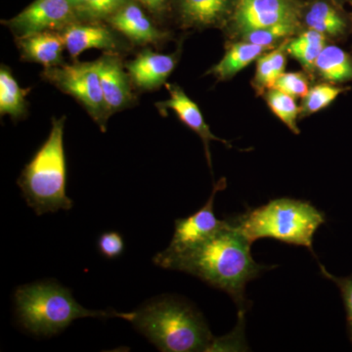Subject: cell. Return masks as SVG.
I'll list each match as a JSON object with an SVG mask.
<instances>
[{
  "label": "cell",
  "mask_w": 352,
  "mask_h": 352,
  "mask_svg": "<svg viewBox=\"0 0 352 352\" xmlns=\"http://www.w3.org/2000/svg\"><path fill=\"white\" fill-rule=\"evenodd\" d=\"M252 244L228 221V226L205 242L176 254L159 252L153 261L164 270L188 273L226 292L239 311L245 312L249 303L245 298L247 284L263 271L277 267L256 263L252 256Z\"/></svg>",
  "instance_id": "cell-1"
},
{
  "label": "cell",
  "mask_w": 352,
  "mask_h": 352,
  "mask_svg": "<svg viewBox=\"0 0 352 352\" xmlns=\"http://www.w3.org/2000/svg\"><path fill=\"white\" fill-rule=\"evenodd\" d=\"M126 321L161 351H210L214 344V337L200 312L168 296L129 312Z\"/></svg>",
  "instance_id": "cell-2"
},
{
  "label": "cell",
  "mask_w": 352,
  "mask_h": 352,
  "mask_svg": "<svg viewBox=\"0 0 352 352\" xmlns=\"http://www.w3.org/2000/svg\"><path fill=\"white\" fill-rule=\"evenodd\" d=\"M231 226L251 243L271 238L285 244L314 251V234L325 223V214L307 201L274 199L266 205L248 208L244 214L228 219Z\"/></svg>",
  "instance_id": "cell-3"
},
{
  "label": "cell",
  "mask_w": 352,
  "mask_h": 352,
  "mask_svg": "<svg viewBox=\"0 0 352 352\" xmlns=\"http://www.w3.org/2000/svg\"><path fill=\"white\" fill-rule=\"evenodd\" d=\"M67 117L51 119L50 135L25 164L18 178L28 206L36 215L69 210L74 201L67 196V159L64 132Z\"/></svg>",
  "instance_id": "cell-4"
},
{
  "label": "cell",
  "mask_w": 352,
  "mask_h": 352,
  "mask_svg": "<svg viewBox=\"0 0 352 352\" xmlns=\"http://www.w3.org/2000/svg\"><path fill=\"white\" fill-rule=\"evenodd\" d=\"M16 310L21 324L30 332L41 336L56 335L80 318L119 317L127 314L115 310H90L78 303L69 289L54 282L24 285L15 293Z\"/></svg>",
  "instance_id": "cell-5"
},
{
  "label": "cell",
  "mask_w": 352,
  "mask_h": 352,
  "mask_svg": "<svg viewBox=\"0 0 352 352\" xmlns=\"http://www.w3.org/2000/svg\"><path fill=\"white\" fill-rule=\"evenodd\" d=\"M43 82L69 95L83 109L102 132L107 131L111 116L102 91L98 62L72 61L59 67L43 69Z\"/></svg>",
  "instance_id": "cell-6"
},
{
  "label": "cell",
  "mask_w": 352,
  "mask_h": 352,
  "mask_svg": "<svg viewBox=\"0 0 352 352\" xmlns=\"http://www.w3.org/2000/svg\"><path fill=\"white\" fill-rule=\"evenodd\" d=\"M300 0H236L230 22L223 30L226 41H235L252 30L284 23H300Z\"/></svg>",
  "instance_id": "cell-7"
},
{
  "label": "cell",
  "mask_w": 352,
  "mask_h": 352,
  "mask_svg": "<svg viewBox=\"0 0 352 352\" xmlns=\"http://www.w3.org/2000/svg\"><path fill=\"white\" fill-rule=\"evenodd\" d=\"M78 20L69 0H34L17 15L2 20L1 25L18 38L41 32H61Z\"/></svg>",
  "instance_id": "cell-8"
},
{
  "label": "cell",
  "mask_w": 352,
  "mask_h": 352,
  "mask_svg": "<svg viewBox=\"0 0 352 352\" xmlns=\"http://www.w3.org/2000/svg\"><path fill=\"white\" fill-rule=\"evenodd\" d=\"M66 51L72 61L78 60L85 51L97 50L103 52L126 55L136 53L138 48L129 39L106 22L76 21L61 32Z\"/></svg>",
  "instance_id": "cell-9"
},
{
  "label": "cell",
  "mask_w": 352,
  "mask_h": 352,
  "mask_svg": "<svg viewBox=\"0 0 352 352\" xmlns=\"http://www.w3.org/2000/svg\"><path fill=\"white\" fill-rule=\"evenodd\" d=\"M106 23L129 39L135 48L149 46L161 50L175 38L173 30L159 24L136 0H129Z\"/></svg>",
  "instance_id": "cell-10"
},
{
  "label": "cell",
  "mask_w": 352,
  "mask_h": 352,
  "mask_svg": "<svg viewBox=\"0 0 352 352\" xmlns=\"http://www.w3.org/2000/svg\"><path fill=\"white\" fill-rule=\"evenodd\" d=\"M183 50V38L173 53L164 54L154 48H139L135 57L124 62L132 85L138 94L154 92L166 85L168 78L179 63Z\"/></svg>",
  "instance_id": "cell-11"
},
{
  "label": "cell",
  "mask_w": 352,
  "mask_h": 352,
  "mask_svg": "<svg viewBox=\"0 0 352 352\" xmlns=\"http://www.w3.org/2000/svg\"><path fill=\"white\" fill-rule=\"evenodd\" d=\"M235 3L236 0H173L170 24L182 31H223Z\"/></svg>",
  "instance_id": "cell-12"
},
{
  "label": "cell",
  "mask_w": 352,
  "mask_h": 352,
  "mask_svg": "<svg viewBox=\"0 0 352 352\" xmlns=\"http://www.w3.org/2000/svg\"><path fill=\"white\" fill-rule=\"evenodd\" d=\"M226 179L221 178L214 185L210 199L195 214L186 219L175 220V234L170 244L164 250L166 254H176L205 242L228 226L226 220H219L214 212V203L217 192L226 188Z\"/></svg>",
  "instance_id": "cell-13"
},
{
  "label": "cell",
  "mask_w": 352,
  "mask_h": 352,
  "mask_svg": "<svg viewBox=\"0 0 352 352\" xmlns=\"http://www.w3.org/2000/svg\"><path fill=\"white\" fill-rule=\"evenodd\" d=\"M124 57L120 53L103 52L97 59L102 91L111 116L138 104L139 94L124 66Z\"/></svg>",
  "instance_id": "cell-14"
},
{
  "label": "cell",
  "mask_w": 352,
  "mask_h": 352,
  "mask_svg": "<svg viewBox=\"0 0 352 352\" xmlns=\"http://www.w3.org/2000/svg\"><path fill=\"white\" fill-rule=\"evenodd\" d=\"M298 19L302 30L321 32L329 41H344L352 34L351 13L337 0L300 1Z\"/></svg>",
  "instance_id": "cell-15"
},
{
  "label": "cell",
  "mask_w": 352,
  "mask_h": 352,
  "mask_svg": "<svg viewBox=\"0 0 352 352\" xmlns=\"http://www.w3.org/2000/svg\"><path fill=\"white\" fill-rule=\"evenodd\" d=\"M164 87L170 94V98L168 100L156 102L155 107L157 109V112L162 116H166L168 111H173L184 126L195 132L197 135L201 139L208 168L212 173V156H210V141H219L227 148H232V145L228 141L217 138L212 133L210 126L206 122L201 109L195 102L190 98L182 87L176 83L168 82H166Z\"/></svg>",
  "instance_id": "cell-16"
},
{
  "label": "cell",
  "mask_w": 352,
  "mask_h": 352,
  "mask_svg": "<svg viewBox=\"0 0 352 352\" xmlns=\"http://www.w3.org/2000/svg\"><path fill=\"white\" fill-rule=\"evenodd\" d=\"M20 60L25 63L41 65L43 69L66 64L64 51L66 45L61 32L47 31L14 38Z\"/></svg>",
  "instance_id": "cell-17"
},
{
  "label": "cell",
  "mask_w": 352,
  "mask_h": 352,
  "mask_svg": "<svg viewBox=\"0 0 352 352\" xmlns=\"http://www.w3.org/2000/svg\"><path fill=\"white\" fill-rule=\"evenodd\" d=\"M266 51L270 50L245 41H226L223 57L208 69L207 75L214 76L219 82H228Z\"/></svg>",
  "instance_id": "cell-18"
},
{
  "label": "cell",
  "mask_w": 352,
  "mask_h": 352,
  "mask_svg": "<svg viewBox=\"0 0 352 352\" xmlns=\"http://www.w3.org/2000/svg\"><path fill=\"white\" fill-rule=\"evenodd\" d=\"M32 87H20L12 69L1 64L0 67V116H8L17 122L29 117L30 102L28 96Z\"/></svg>",
  "instance_id": "cell-19"
},
{
  "label": "cell",
  "mask_w": 352,
  "mask_h": 352,
  "mask_svg": "<svg viewBox=\"0 0 352 352\" xmlns=\"http://www.w3.org/2000/svg\"><path fill=\"white\" fill-rule=\"evenodd\" d=\"M314 76L333 85L352 82V55L336 44L328 43L317 59Z\"/></svg>",
  "instance_id": "cell-20"
},
{
  "label": "cell",
  "mask_w": 352,
  "mask_h": 352,
  "mask_svg": "<svg viewBox=\"0 0 352 352\" xmlns=\"http://www.w3.org/2000/svg\"><path fill=\"white\" fill-rule=\"evenodd\" d=\"M289 39L274 50L266 51L256 60V73L251 82L256 96H263L268 89L274 87L279 76L285 73L288 63L287 44Z\"/></svg>",
  "instance_id": "cell-21"
},
{
  "label": "cell",
  "mask_w": 352,
  "mask_h": 352,
  "mask_svg": "<svg viewBox=\"0 0 352 352\" xmlns=\"http://www.w3.org/2000/svg\"><path fill=\"white\" fill-rule=\"evenodd\" d=\"M329 43V39L321 32L314 30L303 29L289 39L287 44L289 56L300 63L303 71L315 78V65L322 51Z\"/></svg>",
  "instance_id": "cell-22"
},
{
  "label": "cell",
  "mask_w": 352,
  "mask_h": 352,
  "mask_svg": "<svg viewBox=\"0 0 352 352\" xmlns=\"http://www.w3.org/2000/svg\"><path fill=\"white\" fill-rule=\"evenodd\" d=\"M300 31H302L300 23H284L244 32L235 41H245L272 50Z\"/></svg>",
  "instance_id": "cell-23"
},
{
  "label": "cell",
  "mask_w": 352,
  "mask_h": 352,
  "mask_svg": "<svg viewBox=\"0 0 352 352\" xmlns=\"http://www.w3.org/2000/svg\"><path fill=\"white\" fill-rule=\"evenodd\" d=\"M349 89L351 87H340L330 82L315 83L302 98L300 106V120L305 119L328 108L340 94Z\"/></svg>",
  "instance_id": "cell-24"
},
{
  "label": "cell",
  "mask_w": 352,
  "mask_h": 352,
  "mask_svg": "<svg viewBox=\"0 0 352 352\" xmlns=\"http://www.w3.org/2000/svg\"><path fill=\"white\" fill-rule=\"evenodd\" d=\"M263 98L271 112L274 113L289 131L298 135L300 131L298 126V120H300V110L295 98L274 87L268 89L263 94Z\"/></svg>",
  "instance_id": "cell-25"
},
{
  "label": "cell",
  "mask_w": 352,
  "mask_h": 352,
  "mask_svg": "<svg viewBox=\"0 0 352 352\" xmlns=\"http://www.w3.org/2000/svg\"><path fill=\"white\" fill-rule=\"evenodd\" d=\"M129 0H87L76 9L78 19L82 22H106Z\"/></svg>",
  "instance_id": "cell-26"
},
{
  "label": "cell",
  "mask_w": 352,
  "mask_h": 352,
  "mask_svg": "<svg viewBox=\"0 0 352 352\" xmlns=\"http://www.w3.org/2000/svg\"><path fill=\"white\" fill-rule=\"evenodd\" d=\"M311 80L314 78L307 72H288L279 76L274 88L291 95L294 98H303L311 87Z\"/></svg>",
  "instance_id": "cell-27"
},
{
  "label": "cell",
  "mask_w": 352,
  "mask_h": 352,
  "mask_svg": "<svg viewBox=\"0 0 352 352\" xmlns=\"http://www.w3.org/2000/svg\"><path fill=\"white\" fill-rule=\"evenodd\" d=\"M319 266H320L322 275L333 281L340 289L342 298H344V307L346 309L347 326H349V337H351L352 342V276L336 277L331 274L322 264L319 263Z\"/></svg>",
  "instance_id": "cell-28"
},
{
  "label": "cell",
  "mask_w": 352,
  "mask_h": 352,
  "mask_svg": "<svg viewBox=\"0 0 352 352\" xmlns=\"http://www.w3.org/2000/svg\"><path fill=\"white\" fill-rule=\"evenodd\" d=\"M159 24L170 28L173 0H136Z\"/></svg>",
  "instance_id": "cell-29"
},
{
  "label": "cell",
  "mask_w": 352,
  "mask_h": 352,
  "mask_svg": "<svg viewBox=\"0 0 352 352\" xmlns=\"http://www.w3.org/2000/svg\"><path fill=\"white\" fill-rule=\"evenodd\" d=\"M98 248L105 258H116L124 252V239L118 232H105L99 238Z\"/></svg>",
  "instance_id": "cell-30"
},
{
  "label": "cell",
  "mask_w": 352,
  "mask_h": 352,
  "mask_svg": "<svg viewBox=\"0 0 352 352\" xmlns=\"http://www.w3.org/2000/svg\"><path fill=\"white\" fill-rule=\"evenodd\" d=\"M69 1H71V3L73 4L74 7H75L76 12V9L80 8V7L82 6V4H85L87 0H69Z\"/></svg>",
  "instance_id": "cell-31"
},
{
  "label": "cell",
  "mask_w": 352,
  "mask_h": 352,
  "mask_svg": "<svg viewBox=\"0 0 352 352\" xmlns=\"http://www.w3.org/2000/svg\"><path fill=\"white\" fill-rule=\"evenodd\" d=\"M337 1L342 4V6H344L346 4H349V6L352 7V0H337Z\"/></svg>",
  "instance_id": "cell-32"
},
{
  "label": "cell",
  "mask_w": 352,
  "mask_h": 352,
  "mask_svg": "<svg viewBox=\"0 0 352 352\" xmlns=\"http://www.w3.org/2000/svg\"><path fill=\"white\" fill-rule=\"evenodd\" d=\"M351 19H352V12H351Z\"/></svg>",
  "instance_id": "cell-33"
}]
</instances>
